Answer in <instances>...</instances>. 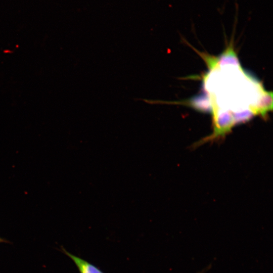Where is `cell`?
I'll return each instance as SVG.
<instances>
[{
    "mask_svg": "<svg viewBox=\"0 0 273 273\" xmlns=\"http://www.w3.org/2000/svg\"><path fill=\"white\" fill-rule=\"evenodd\" d=\"M63 252L70 258L77 266L79 273H104L99 268L88 261L71 254L62 247Z\"/></svg>",
    "mask_w": 273,
    "mask_h": 273,
    "instance_id": "obj_1",
    "label": "cell"
},
{
    "mask_svg": "<svg viewBox=\"0 0 273 273\" xmlns=\"http://www.w3.org/2000/svg\"><path fill=\"white\" fill-rule=\"evenodd\" d=\"M6 242H8L7 240H6L5 239L0 238V243H6Z\"/></svg>",
    "mask_w": 273,
    "mask_h": 273,
    "instance_id": "obj_2",
    "label": "cell"
}]
</instances>
